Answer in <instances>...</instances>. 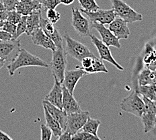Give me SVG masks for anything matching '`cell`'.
Masks as SVG:
<instances>
[{
	"mask_svg": "<svg viewBox=\"0 0 156 140\" xmlns=\"http://www.w3.org/2000/svg\"><path fill=\"white\" fill-rule=\"evenodd\" d=\"M30 66L48 67L49 65L41 58L21 48L16 57L9 63L7 69L9 74L13 76L20 68Z\"/></svg>",
	"mask_w": 156,
	"mask_h": 140,
	"instance_id": "obj_1",
	"label": "cell"
},
{
	"mask_svg": "<svg viewBox=\"0 0 156 140\" xmlns=\"http://www.w3.org/2000/svg\"><path fill=\"white\" fill-rule=\"evenodd\" d=\"M49 66L54 78L63 83L67 67V53L63 46L58 47L53 51V57Z\"/></svg>",
	"mask_w": 156,
	"mask_h": 140,
	"instance_id": "obj_2",
	"label": "cell"
},
{
	"mask_svg": "<svg viewBox=\"0 0 156 140\" xmlns=\"http://www.w3.org/2000/svg\"><path fill=\"white\" fill-rule=\"evenodd\" d=\"M116 17H119L127 23L141 21L143 16L123 0H110Z\"/></svg>",
	"mask_w": 156,
	"mask_h": 140,
	"instance_id": "obj_3",
	"label": "cell"
},
{
	"mask_svg": "<svg viewBox=\"0 0 156 140\" xmlns=\"http://www.w3.org/2000/svg\"><path fill=\"white\" fill-rule=\"evenodd\" d=\"M141 96L136 90L133 91V92L123 99L120 104L121 109L125 112L141 118L145 106L144 101Z\"/></svg>",
	"mask_w": 156,
	"mask_h": 140,
	"instance_id": "obj_4",
	"label": "cell"
},
{
	"mask_svg": "<svg viewBox=\"0 0 156 140\" xmlns=\"http://www.w3.org/2000/svg\"><path fill=\"white\" fill-rule=\"evenodd\" d=\"M64 38L66 43V48L65 49L66 53L74 59L81 61L84 57L94 55L88 47L72 38L67 33L65 34Z\"/></svg>",
	"mask_w": 156,
	"mask_h": 140,
	"instance_id": "obj_5",
	"label": "cell"
},
{
	"mask_svg": "<svg viewBox=\"0 0 156 140\" xmlns=\"http://www.w3.org/2000/svg\"><path fill=\"white\" fill-rule=\"evenodd\" d=\"M141 96L145 106L141 118L144 125V131L148 133L155 127L156 124V102Z\"/></svg>",
	"mask_w": 156,
	"mask_h": 140,
	"instance_id": "obj_6",
	"label": "cell"
},
{
	"mask_svg": "<svg viewBox=\"0 0 156 140\" xmlns=\"http://www.w3.org/2000/svg\"><path fill=\"white\" fill-rule=\"evenodd\" d=\"M72 24L73 27L77 32V34L82 37H90L91 32V23L87 18L82 15L80 9L76 8H72Z\"/></svg>",
	"mask_w": 156,
	"mask_h": 140,
	"instance_id": "obj_7",
	"label": "cell"
},
{
	"mask_svg": "<svg viewBox=\"0 0 156 140\" xmlns=\"http://www.w3.org/2000/svg\"><path fill=\"white\" fill-rule=\"evenodd\" d=\"M21 48L20 40L0 41V58L5 62H11L17 56Z\"/></svg>",
	"mask_w": 156,
	"mask_h": 140,
	"instance_id": "obj_8",
	"label": "cell"
},
{
	"mask_svg": "<svg viewBox=\"0 0 156 140\" xmlns=\"http://www.w3.org/2000/svg\"><path fill=\"white\" fill-rule=\"evenodd\" d=\"M89 117V112L83 110L78 113L68 114L66 131L69 132L71 135L76 134L82 129Z\"/></svg>",
	"mask_w": 156,
	"mask_h": 140,
	"instance_id": "obj_9",
	"label": "cell"
},
{
	"mask_svg": "<svg viewBox=\"0 0 156 140\" xmlns=\"http://www.w3.org/2000/svg\"><path fill=\"white\" fill-rule=\"evenodd\" d=\"M80 11L87 16V18H88L91 24L100 23L109 24L116 17L113 9H102L100 8L94 12H89L81 9Z\"/></svg>",
	"mask_w": 156,
	"mask_h": 140,
	"instance_id": "obj_10",
	"label": "cell"
},
{
	"mask_svg": "<svg viewBox=\"0 0 156 140\" xmlns=\"http://www.w3.org/2000/svg\"><path fill=\"white\" fill-rule=\"evenodd\" d=\"M90 38H91V41H92V43L94 45V46L97 48L98 51L100 58L102 60L108 61V62L116 67L119 70H124V67H122L119 63H117L116 60L114 59L109 47L107 46L102 41L98 38L95 35L91 34Z\"/></svg>",
	"mask_w": 156,
	"mask_h": 140,
	"instance_id": "obj_11",
	"label": "cell"
},
{
	"mask_svg": "<svg viewBox=\"0 0 156 140\" xmlns=\"http://www.w3.org/2000/svg\"><path fill=\"white\" fill-rule=\"evenodd\" d=\"M91 27L99 32L100 37L102 38V41L108 47L112 46L117 48H121L119 39L114 34L109 28H106L105 24L100 23H92Z\"/></svg>",
	"mask_w": 156,
	"mask_h": 140,
	"instance_id": "obj_12",
	"label": "cell"
},
{
	"mask_svg": "<svg viewBox=\"0 0 156 140\" xmlns=\"http://www.w3.org/2000/svg\"><path fill=\"white\" fill-rule=\"evenodd\" d=\"M85 74H87L81 67H77L76 70L66 71L62 84L71 94H73L77 84Z\"/></svg>",
	"mask_w": 156,
	"mask_h": 140,
	"instance_id": "obj_13",
	"label": "cell"
},
{
	"mask_svg": "<svg viewBox=\"0 0 156 140\" xmlns=\"http://www.w3.org/2000/svg\"><path fill=\"white\" fill-rule=\"evenodd\" d=\"M30 36L32 42L36 45L51 50L52 51H54L57 48L54 42L41 28L37 29Z\"/></svg>",
	"mask_w": 156,
	"mask_h": 140,
	"instance_id": "obj_14",
	"label": "cell"
},
{
	"mask_svg": "<svg viewBox=\"0 0 156 140\" xmlns=\"http://www.w3.org/2000/svg\"><path fill=\"white\" fill-rule=\"evenodd\" d=\"M108 28L119 40L127 39L131 34L128 23L119 17H115L109 24Z\"/></svg>",
	"mask_w": 156,
	"mask_h": 140,
	"instance_id": "obj_15",
	"label": "cell"
},
{
	"mask_svg": "<svg viewBox=\"0 0 156 140\" xmlns=\"http://www.w3.org/2000/svg\"><path fill=\"white\" fill-rule=\"evenodd\" d=\"M40 28L54 42L56 47H61L63 45V38L58 32L54 27V24L48 20L41 18Z\"/></svg>",
	"mask_w": 156,
	"mask_h": 140,
	"instance_id": "obj_16",
	"label": "cell"
},
{
	"mask_svg": "<svg viewBox=\"0 0 156 140\" xmlns=\"http://www.w3.org/2000/svg\"><path fill=\"white\" fill-rule=\"evenodd\" d=\"M55 84L50 92L45 97V100L57 108L63 110V89L62 83L54 78Z\"/></svg>",
	"mask_w": 156,
	"mask_h": 140,
	"instance_id": "obj_17",
	"label": "cell"
},
{
	"mask_svg": "<svg viewBox=\"0 0 156 140\" xmlns=\"http://www.w3.org/2000/svg\"><path fill=\"white\" fill-rule=\"evenodd\" d=\"M63 85V84H62ZM63 110L68 114L78 113L82 111L80 104L73 96V94H71L63 85Z\"/></svg>",
	"mask_w": 156,
	"mask_h": 140,
	"instance_id": "obj_18",
	"label": "cell"
},
{
	"mask_svg": "<svg viewBox=\"0 0 156 140\" xmlns=\"http://www.w3.org/2000/svg\"><path fill=\"white\" fill-rule=\"evenodd\" d=\"M43 105L47 109L50 115L59 123L63 131H66L67 121V113L64 110L57 108L46 100L43 101Z\"/></svg>",
	"mask_w": 156,
	"mask_h": 140,
	"instance_id": "obj_19",
	"label": "cell"
},
{
	"mask_svg": "<svg viewBox=\"0 0 156 140\" xmlns=\"http://www.w3.org/2000/svg\"><path fill=\"white\" fill-rule=\"evenodd\" d=\"M42 8L43 5L35 0H18L15 9L22 16H28L34 10Z\"/></svg>",
	"mask_w": 156,
	"mask_h": 140,
	"instance_id": "obj_20",
	"label": "cell"
},
{
	"mask_svg": "<svg viewBox=\"0 0 156 140\" xmlns=\"http://www.w3.org/2000/svg\"><path fill=\"white\" fill-rule=\"evenodd\" d=\"M42 9H37L32 12L30 14L27 16V31L26 33L27 35L30 36L32 32L37 29L40 28L41 20L42 16Z\"/></svg>",
	"mask_w": 156,
	"mask_h": 140,
	"instance_id": "obj_21",
	"label": "cell"
},
{
	"mask_svg": "<svg viewBox=\"0 0 156 140\" xmlns=\"http://www.w3.org/2000/svg\"><path fill=\"white\" fill-rule=\"evenodd\" d=\"M143 62H144L145 68L156 70V51L149 43H147L145 45Z\"/></svg>",
	"mask_w": 156,
	"mask_h": 140,
	"instance_id": "obj_22",
	"label": "cell"
},
{
	"mask_svg": "<svg viewBox=\"0 0 156 140\" xmlns=\"http://www.w3.org/2000/svg\"><path fill=\"white\" fill-rule=\"evenodd\" d=\"M139 86L155 85L156 84V70L145 68L138 76Z\"/></svg>",
	"mask_w": 156,
	"mask_h": 140,
	"instance_id": "obj_23",
	"label": "cell"
},
{
	"mask_svg": "<svg viewBox=\"0 0 156 140\" xmlns=\"http://www.w3.org/2000/svg\"><path fill=\"white\" fill-rule=\"evenodd\" d=\"M43 109L46 125L51 129L52 132H53V135H54L55 137H59L64 131L63 129L61 128L59 123L50 115V113H48L44 106H43Z\"/></svg>",
	"mask_w": 156,
	"mask_h": 140,
	"instance_id": "obj_24",
	"label": "cell"
},
{
	"mask_svg": "<svg viewBox=\"0 0 156 140\" xmlns=\"http://www.w3.org/2000/svg\"><path fill=\"white\" fill-rule=\"evenodd\" d=\"M136 90L141 96H145L152 101L156 102V84L139 86V88Z\"/></svg>",
	"mask_w": 156,
	"mask_h": 140,
	"instance_id": "obj_25",
	"label": "cell"
},
{
	"mask_svg": "<svg viewBox=\"0 0 156 140\" xmlns=\"http://www.w3.org/2000/svg\"><path fill=\"white\" fill-rule=\"evenodd\" d=\"M86 73L87 74H96L99 72H103V73H108V71L106 69V66L104 64L103 60H102L100 58H98L96 56L94 57L93 62L92 66L88 69L86 70Z\"/></svg>",
	"mask_w": 156,
	"mask_h": 140,
	"instance_id": "obj_26",
	"label": "cell"
},
{
	"mask_svg": "<svg viewBox=\"0 0 156 140\" xmlns=\"http://www.w3.org/2000/svg\"><path fill=\"white\" fill-rule=\"evenodd\" d=\"M100 124H101V123L99 120L92 119L89 117L82 129L84 131L90 133V134L98 136V130Z\"/></svg>",
	"mask_w": 156,
	"mask_h": 140,
	"instance_id": "obj_27",
	"label": "cell"
},
{
	"mask_svg": "<svg viewBox=\"0 0 156 140\" xmlns=\"http://www.w3.org/2000/svg\"><path fill=\"white\" fill-rule=\"evenodd\" d=\"M83 9L89 12H94L100 9L96 0H78Z\"/></svg>",
	"mask_w": 156,
	"mask_h": 140,
	"instance_id": "obj_28",
	"label": "cell"
},
{
	"mask_svg": "<svg viewBox=\"0 0 156 140\" xmlns=\"http://www.w3.org/2000/svg\"><path fill=\"white\" fill-rule=\"evenodd\" d=\"M27 16H22L21 20L18 23L16 24L17 25V28H16V31L14 35L13 36V39H17L20 37V36L22 34L26 33L27 31Z\"/></svg>",
	"mask_w": 156,
	"mask_h": 140,
	"instance_id": "obj_29",
	"label": "cell"
},
{
	"mask_svg": "<svg viewBox=\"0 0 156 140\" xmlns=\"http://www.w3.org/2000/svg\"><path fill=\"white\" fill-rule=\"evenodd\" d=\"M71 139H76V140H100V138L98 136H95L92 134L87 133L86 131H83L81 129L80 131L77 132L76 134L72 135Z\"/></svg>",
	"mask_w": 156,
	"mask_h": 140,
	"instance_id": "obj_30",
	"label": "cell"
},
{
	"mask_svg": "<svg viewBox=\"0 0 156 140\" xmlns=\"http://www.w3.org/2000/svg\"><path fill=\"white\" fill-rule=\"evenodd\" d=\"M22 17V15L21 14H20V13L16 11V9H14V10L8 11L6 20L17 24L18 22L21 20Z\"/></svg>",
	"mask_w": 156,
	"mask_h": 140,
	"instance_id": "obj_31",
	"label": "cell"
},
{
	"mask_svg": "<svg viewBox=\"0 0 156 140\" xmlns=\"http://www.w3.org/2000/svg\"><path fill=\"white\" fill-rule=\"evenodd\" d=\"M47 17L51 22L55 24L61 19V14L55 10V9H47Z\"/></svg>",
	"mask_w": 156,
	"mask_h": 140,
	"instance_id": "obj_32",
	"label": "cell"
},
{
	"mask_svg": "<svg viewBox=\"0 0 156 140\" xmlns=\"http://www.w3.org/2000/svg\"><path fill=\"white\" fill-rule=\"evenodd\" d=\"M41 140H51L53 136V132L46 124L41 125Z\"/></svg>",
	"mask_w": 156,
	"mask_h": 140,
	"instance_id": "obj_33",
	"label": "cell"
},
{
	"mask_svg": "<svg viewBox=\"0 0 156 140\" xmlns=\"http://www.w3.org/2000/svg\"><path fill=\"white\" fill-rule=\"evenodd\" d=\"M16 28H17V25L8 20L4 21V23L3 24V27H2L3 31L7 32L9 34H12V38H13V36L14 35L16 32Z\"/></svg>",
	"mask_w": 156,
	"mask_h": 140,
	"instance_id": "obj_34",
	"label": "cell"
},
{
	"mask_svg": "<svg viewBox=\"0 0 156 140\" xmlns=\"http://www.w3.org/2000/svg\"><path fill=\"white\" fill-rule=\"evenodd\" d=\"M1 1L4 4L6 11L14 10L18 2V0H1Z\"/></svg>",
	"mask_w": 156,
	"mask_h": 140,
	"instance_id": "obj_35",
	"label": "cell"
},
{
	"mask_svg": "<svg viewBox=\"0 0 156 140\" xmlns=\"http://www.w3.org/2000/svg\"><path fill=\"white\" fill-rule=\"evenodd\" d=\"M59 4H61L60 0H46L43 8L46 10L47 9H55Z\"/></svg>",
	"mask_w": 156,
	"mask_h": 140,
	"instance_id": "obj_36",
	"label": "cell"
},
{
	"mask_svg": "<svg viewBox=\"0 0 156 140\" xmlns=\"http://www.w3.org/2000/svg\"><path fill=\"white\" fill-rule=\"evenodd\" d=\"M11 39H12V34L3 30H0V41L11 40Z\"/></svg>",
	"mask_w": 156,
	"mask_h": 140,
	"instance_id": "obj_37",
	"label": "cell"
},
{
	"mask_svg": "<svg viewBox=\"0 0 156 140\" xmlns=\"http://www.w3.org/2000/svg\"><path fill=\"white\" fill-rule=\"evenodd\" d=\"M72 138V135H71L69 132L66 131H64L62 134H61L59 137H58V138L59 140H70Z\"/></svg>",
	"mask_w": 156,
	"mask_h": 140,
	"instance_id": "obj_38",
	"label": "cell"
},
{
	"mask_svg": "<svg viewBox=\"0 0 156 140\" xmlns=\"http://www.w3.org/2000/svg\"><path fill=\"white\" fill-rule=\"evenodd\" d=\"M12 140V138L10 136H9L7 133H4L0 130V140Z\"/></svg>",
	"mask_w": 156,
	"mask_h": 140,
	"instance_id": "obj_39",
	"label": "cell"
},
{
	"mask_svg": "<svg viewBox=\"0 0 156 140\" xmlns=\"http://www.w3.org/2000/svg\"><path fill=\"white\" fill-rule=\"evenodd\" d=\"M8 11H0V20L5 21L7 18Z\"/></svg>",
	"mask_w": 156,
	"mask_h": 140,
	"instance_id": "obj_40",
	"label": "cell"
},
{
	"mask_svg": "<svg viewBox=\"0 0 156 140\" xmlns=\"http://www.w3.org/2000/svg\"><path fill=\"white\" fill-rule=\"evenodd\" d=\"M75 0H60L61 4L65 5H70L73 4Z\"/></svg>",
	"mask_w": 156,
	"mask_h": 140,
	"instance_id": "obj_41",
	"label": "cell"
},
{
	"mask_svg": "<svg viewBox=\"0 0 156 140\" xmlns=\"http://www.w3.org/2000/svg\"><path fill=\"white\" fill-rule=\"evenodd\" d=\"M5 63V61L2 59V58H0V70H1L2 68L4 66Z\"/></svg>",
	"mask_w": 156,
	"mask_h": 140,
	"instance_id": "obj_42",
	"label": "cell"
},
{
	"mask_svg": "<svg viewBox=\"0 0 156 140\" xmlns=\"http://www.w3.org/2000/svg\"><path fill=\"white\" fill-rule=\"evenodd\" d=\"M35 1L38 2V3H40V4H41L42 5H44V2H45V1H46V0H35Z\"/></svg>",
	"mask_w": 156,
	"mask_h": 140,
	"instance_id": "obj_43",
	"label": "cell"
},
{
	"mask_svg": "<svg viewBox=\"0 0 156 140\" xmlns=\"http://www.w3.org/2000/svg\"><path fill=\"white\" fill-rule=\"evenodd\" d=\"M4 23V21L3 20H0V28H2L3 27V24Z\"/></svg>",
	"mask_w": 156,
	"mask_h": 140,
	"instance_id": "obj_44",
	"label": "cell"
}]
</instances>
